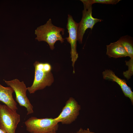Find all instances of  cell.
Instances as JSON below:
<instances>
[{
  "mask_svg": "<svg viewBox=\"0 0 133 133\" xmlns=\"http://www.w3.org/2000/svg\"><path fill=\"white\" fill-rule=\"evenodd\" d=\"M33 65L35 67L34 81L32 85L27 87V90L30 94L50 86L54 80L51 71V66L50 64L36 61Z\"/></svg>",
  "mask_w": 133,
  "mask_h": 133,
  "instance_id": "obj_1",
  "label": "cell"
},
{
  "mask_svg": "<svg viewBox=\"0 0 133 133\" xmlns=\"http://www.w3.org/2000/svg\"><path fill=\"white\" fill-rule=\"evenodd\" d=\"M65 29L54 25L50 19L45 24L38 27L35 30V33L37 37L35 39L38 41H43L47 43L50 49L53 50L55 48L54 45L58 41L62 43L65 39L61 34L64 33Z\"/></svg>",
  "mask_w": 133,
  "mask_h": 133,
  "instance_id": "obj_2",
  "label": "cell"
},
{
  "mask_svg": "<svg viewBox=\"0 0 133 133\" xmlns=\"http://www.w3.org/2000/svg\"><path fill=\"white\" fill-rule=\"evenodd\" d=\"M58 122L51 118H39L32 116L24 122L26 130L30 133H48L56 131Z\"/></svg>",
  "mask_w": 133,
  "mask_h": 133,
  "instance_id": "obj_3",
  "label": "cell"
},
{
  "mask_svg": "<svg viewBox=\"0 0 133 133\" xmlns=\"http://www.w3.org/2000/svg\"><path fill=\"white\" fill-rule=\"evenodd\" d=\"M20 121V116L16 110L5 105L0 104V128L6 133H15Z\"/></svg>",
  "mask_w": 133,
  "mask_h": 133,
  "instance_id": "obj_4",
  "label": "cell"
},
{
  "mask_svg": "<svg viewBox=\"0 0 133 133\" xmlns=\"http://www.w3.org/2000/svg\"><path fill=\"white\" fill-rule=\"evenodd\" d=\"M83 4V10L82 17L80 22L78 23L77 41L81 44L82 43L83 35L86 30L88 28L92 30L94 25L102 19L93 17L92 15V5L89 4L86 0H81Z\"/></svg>",
  "mask_w": 133,
  "mask_h": 133,
  "instance_id": "obj_5",
  "label": "cell"
},
{
  "mask_svg": "<svg viewBox=\"0 0 133 133\" xmlns=\"http://www.w3.org/2000/svg\"><path fill=\"white\" fill-rule=\"evenodd\" d=\"M4 81L8 86L13 89L16 94V100L20 106L24 107L26 108L27 115L33 113V106L27 97V88L24 82H21L17 79L11 81Z\"/></svg>",
  "mask_w": 133,
  "mask_h": 133,
  "instance_id": "obj_6",
  "label": "cell"
},
{
  "mask_svg": "<svg viewBox=\"0 0 133 133\" xmlns=\"http://www.w3.org/2000/svg\"><path fill=\"white\" fill-rule=\"evenodd\" d=\"M81 108L80 105L75 99L70 97L66 101L60 113L54 119L62 124H70L77 118Z\"/></svg>",
  "mask_w": 133,
  "mask_h": 133,
  "instance_id": "obj_7",
  "label": "cell"
},
{
  "mask_svg": "<svg viewBox=\"0 0 133 133\" xmlns=\"http://www.w3.org/2000/svg\"><path fill=\"white\" fill-rule=\"evenodd\" d=\"M78 25V23L74 20L72 16L68 15L66 28L68 30L69 36L65 38L71 46V58L72 62V66L73 67V73L75 72L74 64L78 57L77 50Z\"/></svg>",
  "mask_w": 133,
  "mask_h": 133,
  "instance_id": "obj_8",
  "label": "cell"
},
{
  "mask_svg": "<svg viewBox=\"0 0 133 133\" xmlns=\"http://www.w3.org/2000/svg\"><path fill=\"white\" fill-rule=\"evenodd\" d=\"M102 75L103 79L117 83L120 86L124 95L130 99L133 104V92L124 80L119 78L113 71L109 69H107L103 71L102 72Z\"/></svg>",
  "mask_w": 133,
  "mask_h": 133,
  "instance_id": "obj_9",
  "label": "cell"
},
{
  "mask_svg": "<svg viewBox=\"0 0 133 133\" xmlns=\"http://www.w3.org/2000/svg\"><path fill=\"white\" fill-rule=\"evenodd\" d=\"M14 92L11 87H5L0 84V101L10 108L17 110L18 108L17 104L13 96Z\"/></svg>",
  "mask_w": 133,
  "mask_h": 133,
  "instance_id": "obj_10",
  "label": "cell"
},
{
  "mask_svg": "<svg viewBox=\"0 0 133 133\" xmlns=\"http://www.w3.org/2000/svg\"><path fill=\"white\" fill-rule=\"evenodd\" d=\"M106 46V54L115 58L129 56L128 55L118 40L111 43Z\"/></svg>",
  "mask_w": 133,
  "mask_h": 133,
  "instance_id": "obj_11",
  "label": "cell"
},
{
  "mask_svg": "<svg viewBox=\"0 0 133 133\" xmlns=\"http://www.w3.org/2000/svg\"><path fill=\"white\" fill-rule=\"evenodd\" d=\"M122 45L130 58H133V43L128 36H124L121 37L118 40Z\"/></svg>",
  "mask_w": 133,
  "mask_h": 133,
  "instance_id": "obj_12",
  "label": "cell"
},
{
  "mask_svg": "<svg viewBox=\"0 0 133 133\" xmlns=\"http://www.w3.org/2000/svg\"><path fill=\"white\" fill-rule=\"evenodd\" d=\"M126 65L128 67V70L123 72L124 77L128 80L133 75V58H130L128 61H125Z\"/></svg>",
  "mask_w": 133,
  "mask_h": 133,
  "instance_id": "obj_13",
  "label": "cell"
},
{
  "mask_svg": "<svg viewBox=\"0 0 133 133\" xmlns=\"http://www.w3.org/2000/svg\"><path fill=\"white\" fill-rule=\"evenodd\" d=\"M89 4L92 5L95 3L103 4H116L118 3L120 0H86Z\"/></svg>",
  "mask_w": 133,
  "mask_h": 133,
  "instance_id": "obj_14",
  "label": "cell"
},
{
  "mask_svg": "<svg viewBox=\"0 0 133 133\" xmlns=\"http://www.w3.org/2000/svg\"><path fill=\"white\" fill-rule=\"evenodd\" d=\"M76 133H95L91 132L88 128L86 130L83 129L82 128H80L79 131Z\"/></svg>",
  "mask_w": 133,
  "mask_h": 133,
  "instance_id": "obj_15",
  "label": "cell"
},
{
  "mask_svg": "<svg viewBox=\"0 0 133 133\" xmlns=\"http://www.w3.org/2000/svg\"><path fill=\"white\" fill-rule=\"evenodd\" d=\"M0 133H6L0 128Z\"/></svg>",
  "mask_w": 133,
  "mask_h": 133,
  "instance_id": "obj_16",
  "label": "cell"
},
{
  "mask_svg": "<svg viewBox=\"0 0 133 133\" xmlns=\"http://www.w3.org/2000/svg\"><path fill=\"white\" fill-rule=\"evenodd\" d=\"M56 131L54 130L48 133H57Z\"/></svg>",
  "mask_w": 133,
  "mask_h": 133,
  "instance_id": "obj_17",
  "label": "cell"
},
{
  "mask_svg": "<svg viewBox=\"0 0 133 133\" xmlns=\"http://www.w3.org/2000/svg\"></svg>",
  "mask_w": 133,
  "mask_h": 133,
  "instance_id": "obj_18",
  "label": "cell"
}]
</instances>
